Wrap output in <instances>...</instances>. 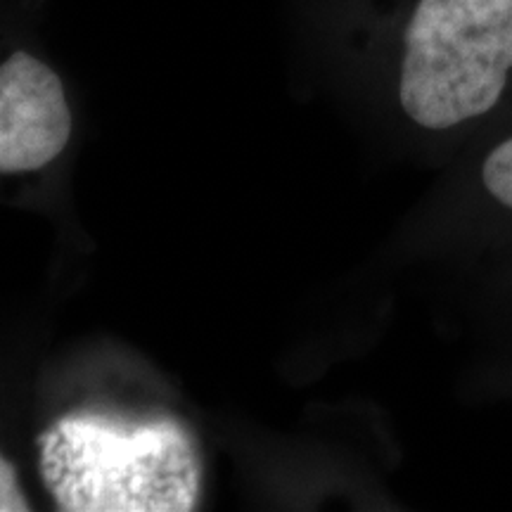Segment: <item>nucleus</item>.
I'll return each mask as SVG.
<instances>
[{"label":"nucleus","mask_w":512,"mask_h":512,"mask_svg":"<svg viewBox=\"0 0 512 512\" xmlns=\"http://www.w3.org/2000/svg\"><path fill=\"white\" fill-rule=\"evenodd\" d=\"M31 510L29 498L24 496L22 486H19L17 472L10 460L3 458L0 453V512H27Z\"/></svg>","instance_id":"obj_5"},{"label":"nucleus","mask_w":512,"mask_h":512,"mask_svg":"<svg viewBox=\"0 0 512 512\" xmlns=\"http://www.w3.org/2000/svg\"><path fill=\"white\" fill-rule=\"evenodd\" d=\"M38 451L57 510L188 512L200 501V453L169 418L64 415L38 437Z\"/></svg>","instance_id":"obj_1"},{"label":"nucleus","mask_w":512,"mask_h":512,"mask_svg":"<svg viewBox=\"0 0 512 512\" xmlns=\"http://www.w3.org/2000/svg\"><path fill=\"white\" fill-rule=\"evenodd\" d=\"M512 72V0H418L403 36L399 100L444 131L491 112Z\"/></svg>","instance_id":"obj_2"},{"label":"nucleus","mask_w":512,"mask_h":512,"mask_svg":"<svg viewBox=\"0 0 512 512\" xmlns=\"http://www.w3.org/2000/svg\"><path fill=\"white\" fill-rule=\"evenodd\" d=\"M484 188L496 197L503 207L512 209V138L505 140L486 157L482 169Z\"/></svg>","instance_id":"obj_4"},{"label":"nucleus","mask_w":512,"mask_h":512,"mask_svg":"<svg viewBox=\"0 0 512 512\" xmlns=\"http://www.w3.org/2000/svg\"><path fill=\"white\" fill-rule=\"evenodd\" d=\"M72 136L64 86L38 57L10 55L0 64V174L48 166Z\"/></svg>","instance_id":"obj_3"}]
</instances>
